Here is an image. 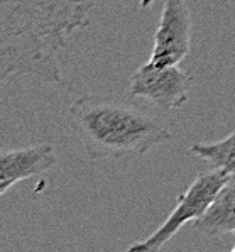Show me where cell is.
<instances>
[{
	"mask_svg": "<svg viewBox=\"0 0 235 252\" xmlns=\"http://www.w3.org/2000/svg\"><path fill=\"white\" fill-rule=\"evenodd\" d=\"M93 0H0V78L34 76L59 83V58L75 31L88 26Z\"/></svg>",
	"mask_w": 235,
	"mask_h": 252,
	"instance_id": "1",
	"label": "cell"
},
{
	"mask_svg": "<svg viewBox=\"0 0 235 252\" xmlns=\"http://www.w3.org/2000/svg\"><path fill=\"white\" fill-rule=\"evenodd\" d=\"M190 49L191 14L186 0H163V12L149 61L157 66H175L188 56Z\"/></svg>",
	"mask_w": 235,
	"mask_h": 252,
	"instance_id": "5",
	"label": "cell"
},
{
	"mask_svg": "<svg viewBox=\"0 0 235 252\" xmlns=\"http://www.w3.org/2000/svg\"><path fill=\"white\" fill-rule=\"evenodd\" d=\"M56 149L53 144L44 142L37 146L3 149L0 154V195H5L22 180L41 176L56 166Z\"/></svg>",
	"mask_w": 235,
	"mask_h": 252,
	"instance_id": "6",
	"label": "cell"
},
{
	"mask_svg": "<svg viewBox=\"0 0 235 252\" xmlns=\"http://www.w3.org/2000/svg\"><path fill=\"white\" fill-rule=\"evenodd\" d=\"M230 178L232 176L229 173L217 168H213V171L198 174L193 183L188 186L186 191L178 196L176 207L163 222V225L147 239H142L141 242L129 246V251L156 252L163 249V246H166L184 225L195 223L196 220L205 215Z\"/></svg>",
	"mask_w": 235,
	"mask_h": 252,
	"instance_id": "3",
	"label": "cell"
},
{
	"mask_svg": "<svg viewBox=\"0 0 235 252\" xmlns=\"http://www.w3.org/2000/svg\"><path fill=\"white\" fill-rule=\"evenodd\" d=\"M190 153L202 158L217 169L235 176V132L215 142H195Z\"/></svg>",
	"mask_w": 235,
	"mask_h": 252,
	"instance_id": "8",
	"label": "cell"
},
{
	"mask_svg": "<svg viewBox=\"0 0 235 252\" xmlns=\"http://www.w3.org/2000/svg\"><path fill=\"white\" fill-rule=\"evenodd\" d=\"M234 235H235V232H234ZM232 252H235V244H234V246H232Z\"/></svg>",
	"mask_w": 235,
	"mask_h": 252,
	"instance_id": "9",
	"label": "cell"
},
{
	"mask_svg": "<svg viewBox=\"0 0 235 252\" xmlns=\"http://www.w3.org/2000/svg\"><path fill=\"white\" fill-rule=\"evenodd\" d=\"M191 76L179 64L157 66L147 63L141 64L130 76V95L151 102L159 110H176L190 98Z\"/></svg>",
	"mask_w": 235,
	"mask_h": 252,
	"instance_id": "4",
	"label": "cell"
},
{
	"mask_svg": "<svg viewBox=\"0 0 235 252\" xmlns=\"http://www.w3.org/2000/svg\"><path fill=\"white\" fill-rule=\"evenodd\" d=\"M68 122L91 161L137 158L173 139L171 130L151 115L100 96L76 98L68 108Z\"/></svg>",
	"mask_w": 235,
	"mask_h": 252,
	"instance_id": "2",
	"label": "cell"
},
{
	"mask_svg": "<svg viewBox=\"0 0 235 252\" xmlns=\"http://www.w3.org/2000/svg\"><path fill=\"white\" fill-rule=\"evenodd\" d=\"M196 230L206 237H220L235 232V176L220 189L217 198L202 219L193 223Z\"/></svg>",
	"mask_w": 235,
	"mask_h": 252,
	"instance_id": "7",
	"label": "cell"
}]
</instances>
